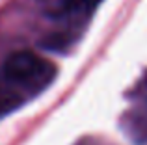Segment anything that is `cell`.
I'll use <instances>...</instances> for the list:
<instances>
[{
	"label": "cell",
	"instance_id": "6da1fadb",
	"mask_svg": "<svg viewBox=\"0 0 147 145\" xmlns=\"http://www.w3.org/2000/svg\"><path fill=\"white\" fill-rule=\"evenodd\" d=\"M2 75L7 82L30 91H41L56 76V67L49 60L30 50L13 52L4 62Z\"/></svg>",
	"mask_w": 147,
	"mask_h": 145
},
{
	"label": "cell",
	"instance_id": "7a4b0ae2",
	"mask_svg": "<svg viewBox=\"0 0 147 145\" xmlns=\"http://www.w3.org/2000/svg\"><path fill=\"white\" fill-rule=\"evenodd\" d=\"M100 0H61L60 4V9L61 11H88L91 7H95Z\"/></svg>",
	"mask_w": 147,
	"mask_h": 145
},
{
	"label": "cell",
	"instance_id": "3957f363",
	"mask_svg": "<svg viewBox=\"0 0 147 145\" xmlns=\"http://www.w3.org/2000/svg\"><path fill=\"white\" fill-rule=\"evenodd\" d=\"M17 101H19L17 97H13V95L7 97V95H4L2 91H0V113L6 112V110H9L11 108V102H17Z\"/></svg>",
	"mask_w": 147,
	"mask_h": 145
},
{
	"label": "cell",
	"instance_id": "277c9868",
	"mask_svg": "<svg viewBox=\"0 0 147 145\" xmlns=\"http://www.w3.org/2000/svg\"><path fill=\"white\" fill-rule=\"evenodd\" d=\"M144 97L147 99V82H145V87H144Z\"/></svg>",
	"mask_w": 147,
	"mask_h": 145
}]
</instances>
